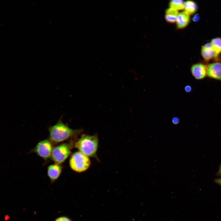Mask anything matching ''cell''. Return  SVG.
Returning a JSON list of instances; mask_svg holds the SVG:
<instances>
[{"label":"cell","mask_w":221,"mask_h":221,"mask_svg":"<svg viewBox=\"0 0 221 221\" xmlns=\"http://www.w3.org/2000/svg\"><path fill=\"white\" fill-rule=\"evenodd\" d=\"M62 119L61 117L56 124L48 128L49 141L52 143H57L66 140L78 135L82 131L70 128L63 122Z\"/></svg>","instance_id":"6da1fadb"},{"label":"cell","mask_w":221,"mask_h":221,"mask_svg":"<svg viewBox=\"0 0 221 221\" xmlns=\"http://www.w3.org/2000/svg\"><path fill=\"white\" fill-rule=\"evenodd\" d=\"M98 146L97 134H83L75 144V147L82 153L88 157L98 159L96 153Z\"/></svg>","instance_id":"7a4b0ae2"},{"label":"cell","mask_w":221,"mask_h":221,"mask_svg":"<svg viewBox=\"0 0 221 221\" xmlns=\"http://www.w3.org/2000/svg\"><path fill=\"white\" fill-rule=\"evenodd\" d=\"M69 164L72 170L78 173H81L89 168L91 162L88 156L78 151L74 153L71 155Z\"/></svg>","instance_id":"3957f363"},{"label":"cell","mask_w":221,"mask_h":221,"mask_svg":"<svg viewBox=\"0 0 221 221\" xmlns=\"http://www.w3.org/2000/svg\"><path fill=\"white\" fill-rule=\"evenodd\" d=\"M72 148L71 144L65 143L55 147L53 149L51 157L56 163L61 164L70 155Z\"/></svg>","instance_id":"277c9868"},{"label":"cell","mask_w":221,"mask_h":221,"mask_svg":"<svg viewBox=\"0 0 221 221\" xmlns=\"http://www.w3.org/2000/svg\"><path fill=\"white\" fill-rule=\"evenodd\" d=\"M53 149L52 142L48 140L45 139L39 142L32 151L46 160L51 156Z\"/></svg>","instance_id":"5b68a950"},{"label":"cell","mask_w":221,"mask_h":221,"mask_svg":"<svg viewBox=\"0 0 221 221\" xmlns=\"http://www.w3.org/2000/svg\"><path fill=\"white\" fill-rule=\"evenodd\" d=\"M207 65L201 63L193 64L191 68L193 76L198 80L204 79L207 76Z\"/></svg>","instance_id":"8992f818"},{"label":"cell","mask_w":221,"mask_h":221,"mask_svg":"<svg viewBox=\"0 0 221 221\" xmlns=\"http://www.w3.org/2000/svg\"><path fill=\"white\" fill-rule=\"evenodd\" d=\"M207 76L221 81V63L216 62L207 65Z\"/></svg>","instance_id":"52a82bcc"},{"label":"cell","mask_w":221,"mask_h":221,"mask_svg":"<svg viewBox=\"0 0 221 221\" xmlns=\"http://www.w3.org/2000/svg\"><path fill=\"white\" fill-rule=\"evenodd\" d=\"M62 167L60 164L56 163L48 166L47 173L51 182H54L60 176L62 170Z\"/></svg>","instance_id":"ba28073f"},{"label":"cell","mask_w":221,"mask_h":221,"mask_svg":"<svg viewBox=\"0 0 221 221\" xmlns=\"http://www.w3.org/2000/svg\"><path fill=\"white\" fill-rule=\"evenodd\" d=\"M201 53L204 60L206 61L216 57L211 43H207L202 47Z\"/></svg>","instance_id":"9c48e42d"},{"label":"cell","mask_w":221,"mask_h":221,"mask_svg":"<svg viewBox=\"0 0 221 221\" xmlns=\"http://www.w3.org/2000/svg\"><path fill=\"white\" fill-rule=\"evenodd\" d=\"M190 21V15L184 11L179 13L176 21L177 29L185 28L189 24Z\"/></svg>","instance_id":"30bf717a"},{"label":"cell","mask_w":221,"mask_h":221,"mask_svg":"<svg viewBox=\"0 0 221 221\" xmlns=\"http://www.w3.org/2000/svg\"><path fill=\"white\" fill-rule=\"evenodd\" d=\"M178 14V11L170 8H168L165 12V20L167 22L170 23H175Z\"/></svg>","instance_id":"8fae6325"},{"label":"cell","mask_w":221,"mask_h":221,"mask_svg":"<svg viewBox=\"0 0 221 221\" xmlns=\"http://www.w3.org/2000/svg\"><path fill=\"white\" fill-rule=\"evenodd\" d=\"M197 6L196 3L192 1H187L184 2V11L190 15L194 14L197 11Z\"/></svg>","instance_id":"7c38bea8"},{"label":"cell","mask_w":221,"mask_h":221,"mask_svg":"<svg viewBox=\"0 0 221 221\" xmlns=\"http://www.w3.org/2000/svg\"><path fill=\"white\" fill-rule=\"evenodd\" d=\"M211 43L216 57L221 52V38L217 37L212 40Z\"/></svg>","instance_id":"4fadbf2b"},{"label":"cell","mask_w":221,"mask_h":221,"mask_svg":"<svg viewBox=\"0 0 221 221\" xmlns=\"http://www.w3.org/2000/svg\"><path fill=\"white\" fill-rule=\"evenodd\" d=\"M184 2L181 0H171L169 3V6L170 8L178 11L184 9Z\"/></svg>","instance_id":"5bb4252c"},{"label":"cell","mask_w":221,"mask_h":221,"mask_svg":"<svg viewBox=\"0 0 221 221\" xmlns=\"http://www.w3.org/2000/svg\"><path fill=\"white\" fill-rule=\"evenodd\" d=\"M55 221H72L68 217L65 216H60L56 219Z\"/></svg>","instance_id":"9a60e30c"},{"label":"cell","mask_w":221,"mask_h":221,"mask_svg":"<svg viewBox=\"0 0 221 221\" xmlns=\"http://www.w3.org/2000/svg\"><path fill=\"white\" fill-rule=\"evenodd\" d=\"M172 122L174 124H177L180 122V119L177 117H174L172 118Z\"/></svg>","instance_id":"2e32d148"},{"label":"cell","mask_w":221,"mask_h":221,"mask_svg":"<svg viewBox=\"0 0 221 221\" xmlns=\"http://www.w3.org/2000/svg\"><path fill=\"white\" fill-rule=\"evenodd\" d=\"M184 90L187 92H189L192 90V87L189 85H187L184 87Z\"/></svg>","instance_id":"e0dca14e"},{"label":"cell","mask_w":221,"mask_h":221,"mask_svg":"<svg viewBox=\"0 0 221 221\" xmlns=\"http://www.w3.org/2000/svg\"><path fill=\"white\" fill-rule=\"evenodd\" d=\"M214 181L216 184L221 186V177L215 179L214 180Z\"/></svg>","instance_id":"ac0fdd59"},{"label":"cell","mask_w":221,"mask_h":221,"mask_svg":"<svg viewBox=\"0 0 221 221\" xmlns=\"http://www.w3.org/2000/svg\"><path fill=\"white\" fill-rule=\"evenodd\" d=\"M217 175L221 177V164L220 165L218 170L217 173Z\"/></svg>","instance_id":"d6986e66"},{"label":"cell","mask_w":221,"mask_h":221,"mask_svg":"<svg viewBox=\"0 0 221 221\" xmlns=\"http://www.w3.org/2000/svg\"><path fill=\"white\" fill-rule=\"evenodd\" d=\"M10 216L8 215H6L4 217V220L6 221H7L9 220L10 219Z\"/></svg>","instance_id":"ffe728a7"},{"label":"cell","mask_w":221,"mask_h":221,"mask_svg":"<svg viewBox=\"0 0 221 221\" xmlns=\"http://www.w3.org/2000/svg\"><path fill=\"white\" fill-rule=\"evenodd\" d=\"M199 19V16L198 15H196L194 17L193 20L194 21H198Z\"/></svg>","instance_id":"44dd1931"}]
</instances>
